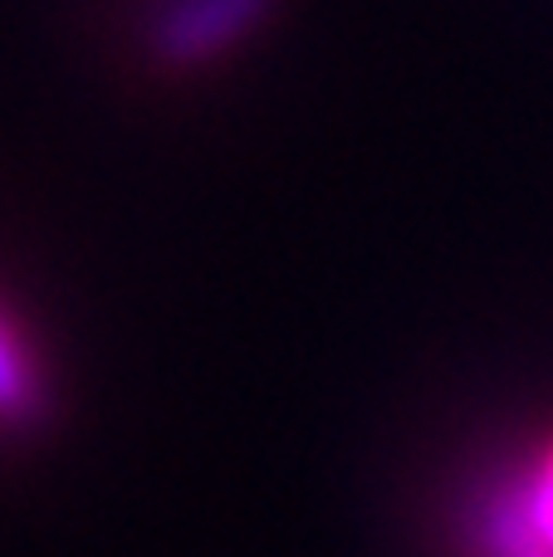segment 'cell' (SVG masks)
Segmentation results:
<instances>
[{"instance_id":"6da1fadb","label":"cell","mask_w":553,"mask_h":557,"mask_svg":"<svg viewBox=\"0 0 553 557\" xmlns=\"http://www.w3.org/2000/svg\"><path fill=\"white\" fill-rule=\"evenodd\" d=\"M490 557H553V441L534 460L525 490H515L495 513Z\"/></svg>"},{"instance_id":"7a4b0ae2","label":"cell","mask_w":553,"mask_h":557,"mask_svg":"<svg viewBox=\"0 0 553 557\" xmlns=\"http://www.w3.org/2000/svg\"><path fill=\"white\" fill-rule=\"evenodd\" d=\"M260 0H186L182 10H172L162 29V49L176 59H196L206 49H221L225 39H235L255 20Z\"/></svg>"},{"instance_id":"3957f363","label":"cell","mask_w":553,"mask_h":557,"mask_svg":"<svg viewBox=\"0 0 553 557\" xmlns=\"http://www.w3.org/2000/svg\"><path fill=\"white\" fill-rule=\"evenodd\" d=\"M39 401H45V372H39L35 343L0 308V425H25Z\"/></svg>"}]
</instances>
